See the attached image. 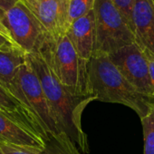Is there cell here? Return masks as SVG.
<instances>
[{"label":"cell","mask_w":154,"mask_h":154,"mask_svg":"<svg viewBox=\"0 0 154 154\" xmlns=\"http://www.w3.org/2000/svg\"><path fill=\"white\" fill-rule=\"evenodd\" d=\"M145 54L148 59L149 63V77H150V83L152 87V100L154 101V54L149 51L144 50Z\"/></svg>","instance_id":"obj_18"},{"label":"cell","mask_w":154,"mask_h":154,"mask_svg":"<svg viewBox=\"0 0 154 154\" xmlns=\"http://www.w3.org/2000/svg\"><path fill=\"white\" fill-rule=\"evenodd\" d=\"M152 2H153V4H154V0H152Z\"/></svg>","instance_id":"obj_22"},{"label":"cell","mask_w":154,"mask_h":154,"mask_svg":"<svg viewBox=\"0 0 154 154\" xmlns=\"http://www.w3.org/2000/svg\"><path fill=\"white\" fill-rule=\"evenodd\" d=\"M114 5L120 9V11L123 14L128 23L131 26V9L135 0H112Z\"/></svg>","instance_id":"obj_17"},{"label":"cell","mask_w":154,"mask_h":154,"mask_svg":"<svg viewBox=\"0 0 154 154\" xmlns=\"http://www.w3.org/2000/svg\"><path fill=\"white\" fill-rule=\"evenodd\" d=\"M95 41L94 54H112L135 43L130 24L112 0H96L94 8Z\"/></svg>","instance_id":"obj_5"},{"label":"cell","mask_w":154,"mask_h":154,"mask_svg":"<svg viewBox=\"0 0 154 154\" xmlns=\"http://www.w3.org/2000/svg\"><path fill=\"white\" fill-rule=\"evenodd\" d=\"M46 32L56 38L65 35L69 24V0H22Z\"/></svg>","instance_id":"obj_8"},{"label":"cell","mask_w":154,"mask_h":154,"mask_svg":"<svg viewBox=\"0 0 154 154\" xmlns=\"http://www.w3.org/2000/svg\"><path fill=\"white\" fill-rule=\"evenodd\" d=\"M131 27L135 43L154 54V4L152 0H135Z\"/></svg>","instance_id":"obj_10"},{"label":"cell","mask_w":154,"mask_h":154,"mask_svg":"<svg viewBox=\"0 0 154 154\" xmlns=\"http://www.w3.org/2000/svg\"><path fill=\"white\" fill-rule=\"evenodd\" d=\"M96 0H69V24L94 11Z\"/></svg>","instance_id":"obj_16"},{"label":"cell","mask_w":154,"mask_h":154,"mask_svg":"<svg viewBox=\"0 0 154 154\" xmlns=\"http://www.w3.org/2000/svg\"><path fill=\"white\" fill-rule=\"evenodd\" d=\"M26 63V54L19 47L0 49V85L9 86L19 68Z\"/></svg>","instance_id":"obj_13"},{"label":"cell","mask_w":154,"mask_h":154,"mask_svg":"<svg viewBox=\"0 0 154 154\" xmlns=\"http://www.w3.org/2000/svg\"><path fill=\"white\" fill-rule=\"evenodd\" d=\"M0 33H2L4 35H6L7 37H8L9 39H11V40H12L11 36H10V35H9L8 30L7 29V27L5 26V25H4V23H3V21H2L1 17H0ZM12 41H13V40H12ZM13 42H14V41H13Z\"/></svg>","instance_id":"obj_21"},{"label":"cell","mask_w":154,"mask_h":154,"mask_svg":"<svg viewBox=\"0 0 154 154\" xmlns=\"http://www.w3.org/2000/svg\"><path fill=\"white\" fill-rule=\"evenodd\" d=\"M0 154H81V151L67 135L60 133L51 137L43 149L21 148L0 141Z\"/></svg>","instance_id":"obj_12"},{"label":"cell","mask_w":154,"mask_h":154,"mask_svg":"<svg viewBox=\"0 0 154 154\" xmlns=\"http://www.w3.org/2000/svg\"><path fill=\"white\" fill-rule=\"evenodd\" d=\"M9 92L31 113L47 140L61 133L39 78L27 59L12 80Z\"/></svg>","instance_id":"obj_4"},{"label":"cell","mask_w":154,"mask_h":154,"mask_svg":"<svg viewBox=\"0 0 154 154\" xmlns=\"http://www.w3.org/2000/svg\"><path fill=\"white\" fill-rule=\"evenodd\" d=\"M66 35L78 55L85 61H90L94 54L95 41V20L94 11L73 21L70 25Z\"/></svg>","instance_id":"obj_11"},{"label":"cell","mask_w":154,"mask_h":154,"mask_svg":"<svg viewBox=\"0 0 154 154\" xmlns=\"http://www.w3.org/2000/svg\"><path fill=\"white\" fill-rule=\"evenodd\" d=\"M46 140L41 133L0 111V141L21 148L43 149Z\"/></svg>","instance_id":"obj_9"},{"label":"cell","mask_w":154,"mask_h":154,"mask_svg":"<svg viewBox=\"0 0 154 154\" xmlns=\"http://www.w3.org/2000/svg\"><path fill=\"white\" fill-rule=\"evenodd\" d=\"M0 111L23 122L24 124L33 128L45 138V134L35 122L31 113L24 107L23 104L20 103V102H18L13 96V94L9 91H8L1 85H0Z\"/></svg>","instance_id":"obj_14"},{"label":"cell","mask_w":154,"mask_h":154,"mask_svg":"<svg viewBox=\"0 0 154 154\" xmlns=\"http://www.w3.org/2000/svg\"><path fill=\"white\" fill-rule=\"evenodd\" d=\"M13 47H18L11 39L0 33V49H9Z\"/></svg>","instance_id":"obj_20"},{"label":"cell","mask_w":154,"mask_h":154,"mask_svg":"<svg viewBox=\"0 0 154 154\" xmlns=\"http://www.w3.org/2000/svg\"><path fill=\"white\" fill-rule=\"evenodd\" d=\"M26 59L36 73L61 133H64L83 153L89 152L88 138L82 125L85 107L96 98L72 93L54 74L39 52L26 54Z\"/></svg>","instance_id":"obj_1"},{"label":"cell","mask_w":154,"mask_h":154,"mask_svg":"<svg viewBox=\"0 0 154 154\" xmlns=\"http://www.w3.org/2000/svg\"><path fill=\"white\" fill-rule=\"evenodd\" d=\"M143 129L144 154H154V103L147 114L140 119Z\"/></svg>","instance_id":"obj_15"},{"label":"cell","mask_w":154,"mask_h":154,"mask_svg":"<svg viewBox=\"0 0 154 154\" xmlns=\"http://www.w3.org/2000/svg\"><path fill=\"white\" fill-rule=\"evenodd\" d=\"M60 83L78 95H91L88 86V63L82 59L68 36L48 35L38 51Z\"/></svg>","instance_id":"obj_3"},{"label":"cell","mask_w":154,"mask_h":154,"mask_svg":"<svg viewBox=\"0 0 154 154\" xmlns=\"http://www.w3.org/2000/svg\"><path fill=\"white\" fill-rule=\"evenodd\" d=\"M89 94L103 103H120L143 118L154 102L140 94L107 54H94L88 63Z\"/></svg>","instance_id":"obj_2"},{"label":"cell","mask_w":154,"mask_h":154,"mask_svg":"<svg viewBox=\"0 0 154 154\" xmlns=\"http://www.w3.org/2000/svg\"><path fill=\"white\" fill-rule=\"evenodd\" d=\"M2 21L14 43L26 54L38 52L50 35L22 0L3 15Z\"/></svg>","instance_id":"obj_6"},{"label":"cell","mask_w":154,"mask_h":154,"mask_svg":"<svg viewBox=\"0 0 154 154\" xmlns=\"http://www.w3.org/2000/svg\"><path fill=\"white\" fill-rule=\"evenodd\" d=\"M19 1L20 0H0V17L1 18L7 11H8Z\"/></svg>","instance_id":"obj_19"},{"label":"cell","mask_w":154,"mask_h":154,"mask_svg":"<svg viewBox=\"0 0 154 154\" xmlns=\"http://www.w3.org/2000/svg\"><path fill=\"white\" fill-rule=\"evenodd\" d=\"M109 56L127 81L140 94L152 100L149 63L144 50L134 43L110 54Z\"/></svg>","instance_id":"obj_7"}]
</instances>
